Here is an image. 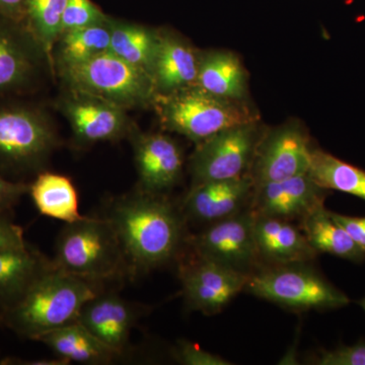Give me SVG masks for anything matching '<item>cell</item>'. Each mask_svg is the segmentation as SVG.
<instances>
[{"label": "cell", "mask_w": 365, "mask_h": 365, "mask_svg": "<svg viewBox=\"0 0 365 365\" xmlns=\"http://www.w3.org/2000/svg\"><path fill=\"white\" fill-rule=\"evenodd\" d=\"M37 341L68 364H108L119 356L78 321L46 333Z\"/></svg>", "instance_id": "44dd1931"}, {"label": "cell", "mask_w": 365, "mask_h": 365, "mask_svg": "<svg viewBox=\"0 0 365 365\" xmlns=\"http://www.w3.org/2000/svg\"><path fill=\"white\" fill-rule=\"evenodd\" d=\"M60 108L83 145L117 140L131 131L124 108L103 98L72 91Z\"/></svg>", "instance_id": "4fadbf2b"}, {"label": "cell", "mask_w": 365, "mask_h": 365, "mask_svg": "<svg viewBox=\"0 0 365 365\" xmlns=\"http://www.w3.org/2000/svg\"><path fill=\"white\" fill-rule=\"evenodd\" d=\"M334 220L344 228L353 240L365 251V217H353L331 212Z\"/></svg>", "instance_id": "836d02e7"}, {"label": "cell", "mask_w": 365, "mask_h": 365, "mask_svg": "<svg viewBox=\"0 0 365 365\" xmlns=\"http://www.w3.org/2000/svg\"><path fill=\"white\" fill-rule=\"evenodd\" d=\"M101 292L102 284L53 267L20 300L0 312V322L20 337L37 341L78 321L83 306Z\"/></svg>", "instance_id": "7a4b0ae2"}, {"label": "cell", "mask_w": 365, "mask_h": 365, "mask_svg": "<svg viewBox=\"0 0 365 365\" xmlns=\"http://www.w3.org/2000/svg\"><path fill=\"white\" fill-rule=\"evenodd\" d=\"M0 98V172L25 175L39 172L58 145V137L42 108Z\"/></svg>", "instance_id": "5b68a950"}, {"label": "cell", "mask_w": 365, "mask_h": 365, "mask_svg": "<svg viewBox=\"0 0 365 365\" xmlns=\"http://www.w3.org/2000/svg\"><path fill=\"white\" fill-rule=\"evenodd\" d=\"M47 55L23 21L0 16V98L32 91Z\"/></svg>", "instance_id": "9c48e42d"}, {"label": "cell", "mask_w": 365, "mask_h": 365, "mask_svg": "<svg viewBox=\"0 0 365 365\" xmlns=\"http://www.w3.org/2000/svg\"><path fill=\"white\" fill-rule=\"evenodd\" d=\"M292 220L270 216H255L254 235L259 258L273 265L307 263L317 253L302 230Z\"/></svg>", "instance_id": "ac0fdd59"}, {"label": "cell", "mask_w": 365, "mask_h": 365, "mask_svg": "<svg viewBox=\"0 0 365 365\" xmlns=\"http://www.w3.org/2000/svg\"><path fill=\"white\" fill-rule=\"evenodd\" d=\"M61 71L71 91L109 101L124 109L148 104L157 96L148 71L110 51Z\"/></svg>", "instance_id": "8992f818"}, {"label": "cell", "mask_w": 365, "mask_h": 365, "mask_svg": "<svg viewBox=\"0 0 365 365\" xmlns=\"http://www.w3.org/2000/svg\"><path fill=\"white\" fill-rule=\"evenodd\" d=\"M255 215L250 209L210 223L190 240L199 256L250 273L259 259L254 235Z\"/></svg>", "instance_id": "7c38bea8"}, {"label": "cell", "mask_w": 365, "mask_h": 365, "mask_svg": "<svg viewBox=\"0 0 365 365\" xmlns=\"http://www.w3.org/2000/svg\"><path fill=\"white\" fill-rule=\"evenodd\" d=\"M1 364H18V365H66L69 364L66 360L59 359H23L9 357L0 362Z\"/></svg>", "instance_id": "d590c367"}, {"label": "cell", "mask_w": 365, "mask_h": 365, "mask_svg": "<svg viewBox=\"0 0 365 365\" xmlns=\"http://www.w3.org/2000/svg\"><path fill=\"white\" fill-rule=\"evenodd\" d=\"M173 357L176 361L186 365H230L227 359L203 350L198 345L181 340L173 349Z\"/></svg>", "instance_id": "f546056e"}, {"label": "cell", "mask_w": 365, "mask_h": 365, "mask_svg": "<svg viewBox=\"0 0 365 365\" xmlns=\"http://www.w3.org/2000/svg\"><path fill=\"white\" fill-rule=\"evenodd\" d=\"M53 267L52 260L29 244L0 250V312L20 300Z\"/></svg>", "instance_id": "ffe728a7"}, {"label": "cell", "mask_w": 365, "mask_h": 365, "mask_svg": "<svg viewBox=\"0 0 365 365\" xmlns=\"http://www.w3.org/2000/svg\"><path fill=\"white\" fill-rule=\"evenodd\" d=\"M250 275L196 253L180 268L187 306L205 314L220 313L246 288Z\"/></svg>", "instance_id": "30bf717a"}, {"label": "cell", "mask_w": 365, "mask_h": 365, "mask_svg": "<svg viewBox=\"0 0 365 365\" xmlns=\"http://www.w3.org/2000/svg\"><path fill=\"white\" fill-rule=\"evenodd\" d=\"M52 263L62 272L98 284L130 273L119 237L104 216L66 223L57 237Z\"/></svg>", "instance_id": "3957f363"}, {"label": "cell", "mask_w": 365, "mask_h": 365, "mask_svg": "<svg viewBox=\"0 0 365 365\" xmlns=\"http://www.w3.org/2000/svg\"><path fill=\"white\" fill-rule=\"evenodd\" d=\"M26 245L23 228L16 225L9 215H0V250L21 248Z\"/></svg>", "instance_id": "d6a6232c"}, {"label": "cell", "mask_w": 365, "mask_h": 365, "mask_svg": "<svg viewBox=\"0 0 365 365\" xmlns=\"http://www.w3.org/2000/svg\"><path fill=\"white\" fill-rule=\"evenodd\" d=\"M110 24V52L150 74L160 43V34L143 26L112 21Z\"/></svg>", "instance_id": "484cf974"}, {"label": "cell", "mask_w": 365, "mask_h": 365, "mask_svg": "<svg viewBox=\"0 0 365 365\" xmlns=\"http://www.w3.org/2000/svg\"><path fill=\"white\" fill-rule=\"evenodd\" d=\"M359 306L364 309V311L365 312V297L361 300H359Z\"/></svg>", "instance_id": "8d00e7d4"}, {"label": "cell", "mask_w": 365, "mask_h": 365, "mask_svg": "<svg viewBox=\"0 0 365 365\" xmlns=\"http://www.w3.org/2000/svg\"><path fill=\"white\" fill-rule=\"evenodd\" d=\"M307 174L321 188L343 192L365 201V170L326 151L313 148Z\"/></svg>", "instance_id": "d4e9b609"}, {"label": "cell", "mask_w": 365, "mask_h": 365, "mask_svg": "<svg viewBox=\"0 0 365 365\" xmlns=\"http://www.w3.org/2000/svg\"><path fill=\"white\" fill-rule=\"evenodd\" d=\"M106 21L105 14L91 0H67L62 16L61 34Z\"/></svg>", "instance_id": "f1b7e54d"}, {"label": "cell", "mask_w": 365, "mask_h": 365, "mask_svg": "<svg viewBox=\"0 0 365 365\" xmlns=\"http://www.w3.org/2000/svg\"><path fill=\"white\" fill-rule=\"evenodd\" d=\"M184 215L160 194L138 189L114 199L104 217L119 237L130 273L165 265L184 241Z\"/></svg>", "instance_id": "6da1fadb"}, {"label": "cell", "mask_w": 365, "mask_h": 365, "mask_svg": "<svg viewBox=\"0 0 365 365\" xmlns=\"http://www.w3.org/2000/svg\"><path fill=\"white\" fill-rule=\"evenodd\" d=\"M312 150L299 124L283 125L262 137L249 172L255 187L307 174Z\"/></svg>", "instance_id": "8fae6325"}, {"label": "cell", "mask_w": 365, "mask_h": 365, "mask_svg": "<svg viewBox=\"0 0 365 365\" xmlns=\"http://www.w3.org/2000/svg\"><path fill=\"white\" fill-rule=\"evenodd\" d=\"M317 364L319 365H365V344L339 346L332 351L321 353Z\"/></svg>", "instance_id": "4dcf8cb0"}, {"label": "cell", "mask_w": 365, "mask_h": 365, "mask_svg": "<svg viewBox=\"0 0 365 365\" xmlns=\"http://www.w3.org/2000/svg\"><path fill=\"white\" fill-rule=\"evenodd\" d=\"M246 289L259 299L288 309H334L350 299L307 263L277 264L251 273Z\"/></svg>", "instance_id": "52a82bcc"}, {"label": "cell", "mask_w": 365, "mask_h": 365, "mask_svg": "<svg viewBox=\"0 0 365 365\" xmlns=\"http://www.w3.org/2000/svg\"><path fill=\"white\" fill-rule=\"evenodd\" d=\"M141 313L136 304L103 290L86 302L78 321L120 356L128 347L132 329Z\"/></svg>", "instance_id": "e0dca14e"}, {"label": "cell", "mask_w": 365, "mask_h": 365, "mask_svg": "<svg viewBox=\"0 0 365 365\" xmlns=\"http://www.w3.org/2000/svg\"><path fill=\"white\" fill-rule=\"evenodd\" d=\"M327 190L309 174L255 187L250 210L255 216L300 220L325 205Z\"/></svg>", "instance_id": "5bb4252c"}, {"label": "cell", "mask_w": 365, "mask_h": 365, "mask_svg": "<svg viewBox=\"0 0 365 365\" xmlns=\"http://www.w3.org/2000/svg\"><path fill=\"white\" fill-rule=\"evenodd\" d=\"M302 230L318 254H330L354 263L365 260L364 250L333 220L325 205L302 218Z\"/></svg>", "instance_id": "cb8c5ba5"}, {"label": "cell", "mask_w": 365, "mask_h": 365, "mask_svg": "<svg viewBox=\"0 0 365 365\" xmlns=\"http://www.w3.org/2000/svg\"><path fill=\"white\" fill-rule=\"evenodd\" d=\"M195 86L216 97L244 101L247 93L246 71L234 53H207L200 57Z\"/></svg>", "instance_id": "603a6c76"}, {"label": "cell", "mask_w": 365, "mask_h": 365, "mask_svg": "<svg viewBox=\"0 0 365 365\" xmlns=\"http://www.w3.org/2000/svg\"><path fill=\"white\" fill-rule=\"evenodd\" d=\"M67 0H26L24 23L47 57L61 36L62 16Z\"/></svg>", "instance_id": "83f0119b"}, {"label": "cell", "mask_w": 365, "mask_h": 365, "mask_svg": "<svg viewBox=\"0 0 365 365\" xmlns=\"http://www.w3.org/2000/svg\"><path fill=\"white\" fill-rule=\"evenodd\" d=\"M200 57L176 36L160 35L150 76L157 95H169L195 86Z\"/></svg>", "instance_id": "d6986e66"}, {"label": "cell", "mask_w": 365, "mask_h": 365, "mask_svg": "<svg viewBox=\"0 0 365 365\" xmlns=\"http://www.w3.org/2000/svg\"><path fill=\"white\" fill-rule=\"evenodd\" d=\"M261 138L256 122L232 127L197 144L190 158L192 186L249 174Z\"/></svg>", "instance_id": "ba28073f"}, {"label": "cell", "mask_w": 365, "mask_h": 365, "mask_svg": "<svg viewBox=\"0 0 365 365\" xmlns=\"http://www.w3.org/2000/svg\"><path fill=\"white\" fill-rule=\"evenodd\" d=\"M28 191V182L13 181L0 172V215H9Z\"/></svg>", "instance_id": "1f68e13d"}, {"label": "cell", "mask_w": 365, "mask_h": 365, "mask_svg": "<svg viewBox=\"0 0 365 365\" xmlns=\"http://www.w3.org/2000/svg\"><path fill=\"white\" fill-rule=\"evenodd\" d=\"M28 194L41 215L64 223L81 220L78 191L73 182L64 175L39 172L29 184Z\"/></svg>", "instance_id": "7402d4cb"}, {"label": "cell", "mask_w": 365, "mask_h": 365, "mask_svg": "<svg viewBox=\"0 0 365 365\" xmlns=\"http://www.w3.org/2000/svg\"><path fill=\"white\" fill-rule=\"evenodd\" d=\"M139 177V189L160 194L172 189L182 177L181 148L170 137L160 133L129 132Z\"/></svg>", "instance_id": "9a60e30c"}, {"label": "cell", "mask_w": 365, "mask_h": 365, "mask_svg": "<svg viewBox=\"0 0 365 365\" xmlns=\"http://www.w3.org/2000/svg\"><path fill=\"white\" fill-rule=\"evenodd\" d=\"M155 108L163 126L196 144L232 127L256 123L258 118L242 101L211 95L197 86L157 95Z\"/></svg>", "instance_id": "277c9868"}, {"label": "cell", "mask_w": 365, "mask_h": 365, "mask_svg": "<svg viewBox=\"0 0 365 365\" xmlns=\"http://www.w3.org/2000/svg\"><path fill=\"white\" fill-rule=\"evenodd\" d=\"M26 4V0H0V16L24 23Z\"/></svg>", "instance_id": "e575fe53"}, {"label": "cell", "mask_w": 365, "mask_h": 365, "mask_svg": "<svg viewBox=\"0 0 365 365\" xmlns=\"http://www.w3.org/2000/svg\"><path fill=\"white\" fill-rule=\"evenodd\" d=\"M58 61L61 69L83 63L110 51L111 24L103 21L86 28L61 34L58 39Z\"/></svg>", "instance_id": "4316f807"}, {"label": "cell", "mask_w": 365, "mask_h": 365, "mask_svg": "<svg viewBox=\"0 0 365 365\" xmlns=\"http://www.w3.org/2000/svg\"><path fill=\"white\" fill-rule=\"evenodd\" d=\"M255 184L249 174L193 185L182 204L184 215L199 222L213 223L250 207Z\"/></svg>", "instance_id": "2e32d148"}]
</instances>
